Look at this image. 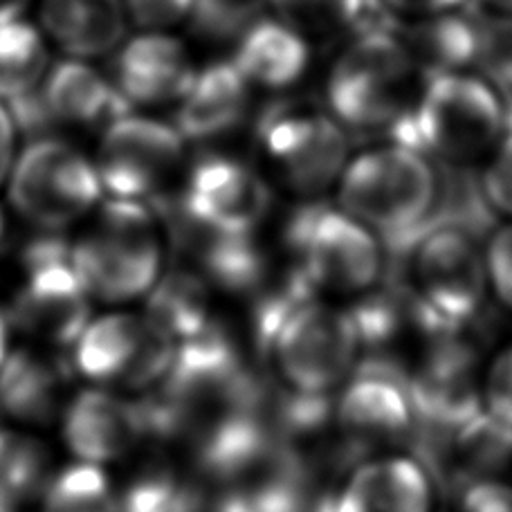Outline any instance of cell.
I'll return each instance as SVG.
<instances>
[{"label":"cell","mask_w":512,"mask_h":512,"mask_svg":"<svg viewBox=\"0 0 512 512\" xmlns=\"http://www.w3.org/2000/svg\"><path fill=\"white\" fill-rule=\"evenodd\" d=\"M254 340L281 396L301 400H333L364 353L353 310L310 290L297 274L259 301Z\"/></svg>","instance_id":"obj_1"},{"label":"cell","mask_w":512,"mask_h":512,"mask_svg":"<svg viewBox=\"0 0 512 512\" xmlns=\"http://www.w3.org/2000/svg\"><path fill=\"white\" fill-rule=\"evenodd\" d=\"M441 200L434 160L391 140L351 155L335 182V205L393 245H407L427 230Z\"/></svg>","instance_id":"obj_2"},{"label":"cell","mask_w":512,"mask_h":512,"mask_svg":"<svg viewBox=\"0 0 512 512\" xmlns=\"http://www.w3.org/2000/svg\"><path fill=\"white\" fill-rule=\"evenodd\" d=\"M508 128V102L468 72H432L414 104L389 133L452 167L486 160Z\"/></svg>","instance_id":"obj_3"},{"label":"cell","mask_w":512,"mask_h":512,"mask_svg":"<svg viewBox=\"0 0 512 512\" xmlns=\"http://www.w3.org/2000/svg\"><path fill=\"white\" fill-rule=\"evenodd\" d=\"M286 243L297 277L331 299L371 295L387 268L380 236L335 203L301 207L290 218Z\"/></svg>","instance_id":"obj_4"},{"label":"cell","mask_w":512,"mask_h":512,"mask_svg":"<svg viewBox=\"0 0 512 512\" xmlns=\"http://www.w3.org/2000/svg\"><path fill=\"white\" fill-rule=\"evenodd\" d=\"M405 250L411 304L459 331L481 315L490 295L486 248L468 225L434 223Z\"/></svg>","instance_id":"obj_5"},{"label":"cell","mask_w":512,"mask_h":512,"mask_svg":"<svg viewBox=\"0 0 512 512\" xmlns=\"http://www.w3.org/2000/svg\"><path fill=\"white\" fill-rule=\"evenodd\" d=\"M416 63L389 30H367L342 52L328 77V113L353 131L391 133L416 97L409 81Z\"/></svg>","instance_id":"obj_6"},{"label":"cell","mask_w":512,"mask_h":512,"mask_svg":"<svg viewBox=\"0 0 512 512\" xmlns=\"http://www.w3.org/2000/svg\"><path fill=\"white\" fill-rule=\"evenodd\" d=\"M155 212L144 200L113 198L75 248L72 265L88 295L124 301L146 295L160 279Z\"/></svg>","instance_id":"obj_7"},{"label":"cell","mask_w":512,"mask_h":512,"mask_svg":"<svg viewBox=\"0 0 512 512\" xmlns=\"http://www.w3.org/2000/svg\"><path fill=\"white\" fill-rule=\"evenodd\" d=\"M25 283L16 292L9 322L41 344L75 346L90 324L88 290L72 265V248L43 234L23 254Z\"/></svg>","instance_id":"obj_8"},{"label":"cell","mask_w":512,"mask_h":512,"mask_svg":"<svg viewBox=\"0 0 512 512\" xmlns=\"http://www.w3.org/2000/svg\"><path fill=\"white\" fill-rule=\"evenodd\" d=\"M256 135L274 171L299 196H317L335 187L349 155L344 126L331 113L299 102L270 106Z\"/></svg>","instance_id":"obj_9"},{"label":"cell","mask_w":512,"mask_h":512,"mask_svg":"<svg viewBox=\"0 0 512 512\" xmlns=\"http://www.w3.org/2000/svg\"><path fill=\"white\" fill-rule=\"evenodd\" d=\"M102 196L97 169L70 144L36 137L12 173V200L27 221L43 230H61Z\"/></svg>","instance_id":"obj_10"},{"label":"cell","mask_w":512,"mask_h":512,"mask_svg":"<svg viewBox=\"0 0 512 512\" xmlns=\"http://www.w3.org/2000/svg\"><path fill=\"white\" fill-rule=\"evenodd\" d=\"M340 441L364 456L400 450L418 432V416L405 378L382 364H360L331 402Z\"/></svg>","instance_id":"obj_11"},{"label":"cell","mask_w":512,"mask_h":512,"mask_svg":"<svg viewBox=\"0 0 512 512\" xmlns=\"http://www.w3.org/2000/svg\"><path fill=\"white\" fill-rule=\"evenodd\" d=\"M176 351L178 342L149 315H108L81 333L72 367L88 380L149 391L167 376Z\"/></svg>","instance_id":"obj_12"},{"label":"cell","mask_w":512,"mask_h":512,"mask_svg":"<svg viewBox=\"0 0 512 512\" xmlns=\"http://www.w3.org/2000/svg\"><path fill=\"white\" fill-rule=\"evenodd\" d=\"M436 488L434 472L418 454L378 452L355 461L310 512H436Z\"/></svg>","instance_id":"obj_13"},{"label":"cell","mask_w":512,"mask_h":512,"mask_svg":"<svg viewBox=\"0 0 512 512\" xmlns=\"http://www.w3.org/2000/svg\"><path fill=\"white\" fill-rule=\"evenodd\" d=\"M182 153L178 128L126 115L106 126L97 173L113 198L151 200L178 169Z\"/></svg>","instance_id":"obj_14"},{"label":"cell","mask_w":512,"mask_h":512,"mask_svg":"<svg viewBox=\"0 0 512 512\" xmlns=\"http://www.w3.org/2000/svg\"><path fill=\"white\" fill-rule=\"evenodd\" d=\"M178 200L198 223L232 234H254L270 212L272 191L248 164L205 155L194 164Z\"/></svg>","instance_id":"obj_15"},{"label":"cell","mask_w":512,"mask_h":512,"mask_svg":"<svg viewBox=\"0 0 512 512\" xmlns=\"http://www.w3.org/2000/svg\"><path fill=\"white\" fill-rule=\"evenodd\" d=\"M63 434L81 461L95 465L122 459L149 438L140 402L95 389L79 393L66 407Z\"/></svg>","instance_id":"obj_16"},{"label":"cell","mask_w":512,"mask_h":512,"mask_svg":"<svg viewBox=\"0 0 512 512\" xmlns=\"http://www.w3.org/2000/svg\"><path fill=\"white\" fill-rule=\"evenodd\" d=\"M115 77L131 104H162L185 97L196 72L182 43L164 34H146L117 54Z\"/></svg>","instance_id":"obj_17"},{"label":"cell","mask_w":512,"mask_h":512,"mask_svg":"<svg viewBox=\"0 0 512 512\" xmlns=\"http://www.w3.org/2000/svg\"><path fill=\"white\" fill-rule=\"evenodd\" d=\"M72 360L18 349L0 364V411L25 423H48L63 402Z\"/></svg>","instance_id":"obj_18"},{"label":"cell","mask_w":512,"mask_h":512,"mask_svg":"<svg viewBox=\"0 0 512 512\" xmlns=\"http://www.w3.org/2000/svg\"><path fill=\"white\" fill-rule=\"evenodd\" d=\"M248 84L234 63H214L196 75L180 99L176 128L189 140H212L239 126L248 111Z\"/></svg>","instance_id":"obj_19"},{"label":"cell","mask_w":512,"mask_h":512,"mask_svg":"<svg viewBox=\"0 0 512 512\" xmlns=\"http://www.w3.org/2000/svg\"><path fill=\"white\" fill-rule=\"evenodd\" d=\"M43 99L54 124L108 126L131 115V102L79 61L59 63L43 79Z\"/></svg>","instance_id":"obj_20"},{"label":"cell","mask_w":512,"mask_h":512,"mask_svg":"<svg viewBox=\"0 0 512 512\" xmlns=\"http://www.w3.org/2000/svg\"><path fill=\"white\" fill-rule=\"evenodd\" d=\"M416 66L429 72H463V68L490 57L495 36L474 18L456 12L418 18L416 25L398 34Z\"/></svg>","instance_id":"obj_21"},{"label":"cell","mask_w":512,"mask_h":512,"mask_svg":"<svg viewBox=\"0 0 512 512\" xmlns=\"http://www.w3.org/2000/svg\"><path fill=\"white\" fill-rule=\"evenodd\" d=\"M310 61L304 34L286 21H254L239 36L234 66L250 84L281 90L301 79Z\"/></svg>","instance_id":"obj_22"},{"label":"cell","mask_w":512,"mask_h":512,"mask_svg":"<svg viewBox=\"0 0 512 512\" xmlns=\"http://www.w3.org/2000/svg\"><path fill=\"white\" fill-rule=\"evenodd\" d=\"M48 34L72 57H99L122 41L126 16L122 0H43Z\"/></svg>","instance_id":"obj_23"},{"label":"cell","mask_w":512,"mask_h":512,"mask_svg":"<svg viewBox=\"0 0 512 512\" xmlns=\"http://www.w3.org/2000/svg\"><path fill=\"white\" fill-rule=\"evenodd\" d=\"M149 317L178 344L218 326L209 304V286L196 270H171L155 281L149 297Z\"/></svg>","instance_id":"obj_24"},{"label":"cell","mask_w":512,"mask_h":512,"mask_svg":"<svg viewBox=\"0 0 512 512\" xmlns=\"http://www.w3.org/2000/svg\"><path fill=\"white\" fill-rule=\"evenodd\" d=\"M48 70L41 34L21 21L0 25V104L39 93Z\"/></svg>","instance_id":"obj_25"},{"label":"cell","mask_w":512,"mask_h":512,"mask_svg":"<svg viewBox=\"0 0 512 512\" xmlns=\"http://www.w3.org/2000/svg\"><path fill=\"white\" fill-rule=\"evenodd\" d=\"M48 450L30 436L0 427V504L14 506L48 486Z\"/></svg>","instance_id":"obj_26"},{"label":"cell","mask_w":512,"mask_h":512,"mask_svg":"<svg viewBox=\"0 0 512 512\" xmlns=\"http://www.w3.org/2000/svg\"><path fill=\"white\" fill-rule=\"evenodd\" d=\"M43 512H120V499L95 463H75L48 479Z\"/></svg>","instance_id":"obj_27"},{"label":"cell","mask_w":512,"mask_h":512,"mask_svg":"<svg viewBox=\"0 0 512 512\" xmlns=\"http://www.w3.org/2000/svg\"><path fill=\"white\" fill-rule=\"evenodd\" d=\"M205 497L171 468H149L120 497V512H203Z\"/></svg>","instance_id":"obj_28"},{"label":"cell","mask_w":512,"mask_h":512,"mask_svg":"<svg viewBox=\"0 0 512 512\" xmlns=\"http://www.w3.org/2000/svg\"><path fill=\"white\" fill-rule=\"evenodd\" d=\"M281 21L299 32L331 34L353 27L364 16L367 0H270Z\"/></svg>","instance_id":"obj_29"},{"label":"cell","mask_w":512,"mask_h":512,"mask_svg":"<svg viewBox=\"0 0 512 512\" xmlns=\"http://www.w3.org/2000/svg\"><path fill=\"white\" fill-rule=\"evenodd\" d=\"M508 102V128L499 144L488 153L481 169V196L495 212L512 218V99Z\"/></svg>","instance_id":"obj_30"},{"label":"cell","mask_w":512,"mask_h":512,"mask_svg":"<svg viewBox=\"0 0 512 512\" xmlns=\"http://www.w3.org/2000/svg\"><path fill=\"white\" fill-rule=\"evenodd\" d=\"M479 398L492 420L512 429V344L504 346L481 371Z\"/></svg>","instance_id":"obj_31"},{"label":"cell","mask_w":512,"mask_h":512,"mask_svg":"<svg viewBox=\"0 0 512 512\" xmlns=\"http://www.w3.org/2000/svg\"><path fill=\"white\" fill-rule=\"evenodd\" d=\"M456 512H512V483L499 474L456 486Z\"/></svg>","instance_id":"obj_32"},{"label":"cell","mask_w":512,"mask_h":512,"mask_svg":"<svg viewBox=\"0 0 512 512\" xmlns=\"http://www.w3.org/2000/svg\"><path fill=\"white\" fill-rule=\"evenodd\" d=\"M490 292L512 310V223L499 227L486 245Z\"/></svg>","instance_id":"obj_33"},{"label":"cell","mask_w":512,"mask_h":512,"mask_svg":"<svg viewBox=\"0 0 512 512\" xmlns=\"http://www.w3.org/2000/svg\"><path fill=\"white\" fill-rule=\"evenodd\" d=\"M133 21L149 30L169 27L191 14L194 0H126Z\"/></svg>","instance_id":"obj_34"},{"label":"cell","mask_w":512,"mask_h":512,"mask_svg":"<svg viewBox=\"0 0 512 512\" xmlns=\"http://www.w3.org/2000/svg\"><path fill=\"white\" fill-rule=\"evenodd\" d=\"M382 5H387L391 12L402 16H414V18H427L436 14L456 12L465 0H380Z\"/></svg>","instance_id":"obj_35"},{"label":"cell","mask_w":512,"mask_h":512,"mask_svg":"<svg viewBox=\"0 0 512 512\" xmlns=\"http://www.w3.org/2000/svg\"><path fill=\"white\" fill-rule=\"evenodd\" d=\"M14 135L16 128L5 113V108L0 106V182L5 180L9 167H12V149H14Z\"/></svg>","instance_id":"obj_36"},{"label":"cell","mask_w":512,"mask_h":512,"mask_svg":"<svg viewBox=\"0 0 512 512\" xmlns=\"http://www.w3.org/2000/svg\"><path fill=\"white\" fill-rule=\"evenodd\" d=\"M495 77L499 81L501 90L508 99H512V45L508 50L497 54L495 61Z\"/></svg>","instance_id":"obj_37"},{"label":"cell","mask_w":512,"mask_h":512,"mask_svg":"<svg viewBox=\"0 0 512 512\" xmlns=\"http://www.w3.org/2000/svg\"><path fill=\"white\" fill-rule=\"evenodd\" d=\"M27 0H0V25L18 21V16L25 9Z\"/></svg>","instance_id":"obj_38"},{"label":"cell","mask_w":512,"mask_h":512,"mask_svg":"<svg viewBox=\"0 0 512 512\" xmlns=\"http://www.w3.org/2000/svg\"><path fill=\"white\" fill-rule=\"evenodd\" d=\"M200 3L230 5V7H256V0H200Z\"/></svg>","instance_id":"obj_39"},{"label":"cell","mask_w":512,"mask_h":512,"mask_svg":"<svg viewBox=\"0 0 512 512\" xmlns=\"http://www.w3.org/2000/svg\"><path fill=\"white\" fill-rule=\"evenodd\" d=\"M483 5L497 9L501 14H512V0H483Z\"/></svg>","instance_id":"obj_40"},{"label":"cell","mask_w":512,"mask_h":512,"mask_svg":"<svg viewBox=\"0 0 512 512\" xmlns=\"http://www.w3.org/2000/svg\"><path fill=\"white\" fill-rule=\"evenodd\" d=\"M5 344H7V328H5L3 317H0V364L5 360Z\"/></svg>","instance_id":"obj_41"},{"label":"cell","mask_w":512,"mask_h":512,"mask_svg":"<svg viewBox=\"0 0 512 512\" xmlns=\"http://www.w3.org/2000/svg\"><path fill=\"white\" fill-rule=\"evenodd\" d=\"M3 239H5V218L0 214V245H3Z\"/></svg>","instance_id":"obj_42"},{"label":"cell","mask_w":512,"mask_h":512,"mask_svg":"<svg viewBox=\"0 0 512 512\" xmlns=\"http://www.w3.org/2000/svg\"><path fill=\"white\" fill-rule=\"evenodd\" d=\"M0 512H12V506H5V504H0Z\"/></svg>","instance_id":"obj_43"}]
</instances>
